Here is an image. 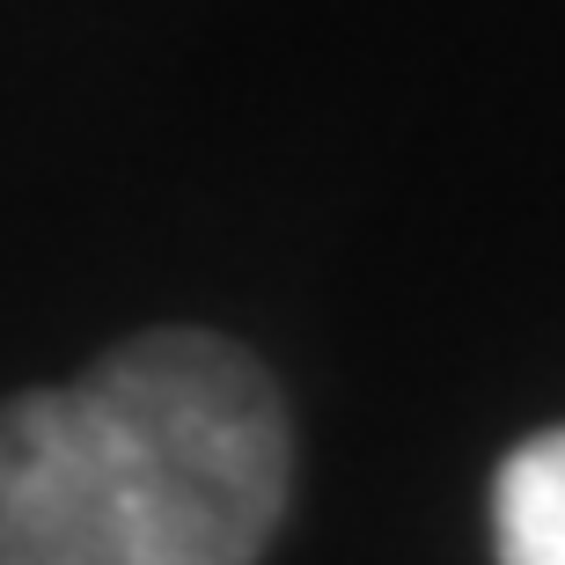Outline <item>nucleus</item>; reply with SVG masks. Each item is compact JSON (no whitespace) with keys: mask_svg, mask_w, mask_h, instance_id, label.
Masks as SVG:
<instances>
[{"mask_svg":"<svg viewBox=\"0 0 565 565\" xmlns=\"http://www.w3.org/2000/svg\"><path fill=\"white\" fill-rule=\"evenodd\" d=\"M273 375L213 331H147L0 404V565H257L287 514Z\"/></svg>","mask_w":565,"mask_h":565,"instance_id":"f257e3e1","label":"nucleus"},{"mask_svg":"<svg viewBox=\"0 0 565 565\" xmlns=\"http://www.w3.org/2000/svg\"><path fill=\"white\" fill-rule=\"evenodd\" d=\"M500 565H565V426L522 440L492 484Z\"/></svg>","mask_w":565,"mask_h":565,"instance_id":"f03ea898","label":"nucleus"}]
</instances>
